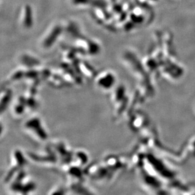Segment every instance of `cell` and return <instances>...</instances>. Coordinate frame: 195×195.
Segmentation results:
<instances>
[{"instance_id":"ac0fdd59","label":"cell","mask_w":195,"mask_h":195,"mask_svg":"<svg viewBox=\"0 0 195 195\" xmlns=\"http://www.w3.org/2000/svg\"><path fill=\"white\" fill-rule=\"evenodd\" d=\"M111 1H112L113 3H115V2L116 1V0H111Z\"/></svg>"},{"instance_id":"5b68a950","label":"cell","mask_w":195,"mask_h":195,"mask_svg":"<svg viewBox=\"0 0 195 195\" xmlns=\"http://www.w3.org/2000/svg\"><path fill=\"white\" fill-rule=\"evenodd\" d=\"M95 81L99 88L104 91H108L114 86L116 83V78L111 71H104L96 75Z\"/></svg>"},{"instance_id":"9a60e30c","label":"cell","mask_w":195,"mask_h":195,"mask_svg":"<svg viewBox=\"0 0 195 195\" xmlns=\"http://www.w3.org/2000/svg\"><path fill=\"white\" fill-rule=\"evenodd\" d=\"M25 71H24V70H16L10 75V77L8 79V82L12 83V82H16L22 80V79H24L25 77Z\"/></svg>"},{"instance_id":"7a4b0ae2","label":"cell","mask_w":195,"mask_h":195,"mask_svg":"<svg viewBox=\"0 0 195 195\" xmlns=\"http://www.w3.org/2000/svg\"><path fill=\"white\" fill-rule=\"evenodd\" d=\"M28 156L35 163L45 166H53L59 164L58 156L52 145L45 148L42 152L39 154L30 152L28 154Z\"/></svg>"},{"instance_id":"8fae6325","label":"cell","mask_w":195,"mask_h":195,"mask_svg":"<svg viewBox=\"0 0 195 195\" xmlns=\"http://www.w3.org/2000/svg\"><path fill=\"white\" fill-rule=\"evenodd\" d=\"M12 96L13 92L10 89H4L2 90L1 93V102H0V104H1L0 109H1V114L8 107L11 100L12 99Z\"/></svg>"},{"instance_id":"3957f363","label":"cell","mask_w":195,"mask_h":195,"mask_svg":"<svg viewBox=\"0 0 195 195\" xmlns=\"http://www.w3.org/2000/svg\"><path fill=\"white\" fill-rule=\"evenodd\" d=\"M26 164V158L22 151L19 149H15L13 151L11 156L10 165L5 176L4 182L9 183L18 172L24 169Z\"/></svg>"},{"instance_id":"e0dca14e","label":"cell","mask_w":195,"mask_h":195,"mask_svg":"<svg viewBox=\"0 0 195 195\" xmlns=\"http://www.w3.org/2000/svg\"><path fill=\"white\" fill-rule=\"evenodd\" d=\"M113 10L115 13H121L122 12V8L120 5H117L116 3H114V5L113 6Z\"/></svg>"},{"instance_id":"7c38bea8","label":"cell","mask_w":195,"mask_h":195,"mask_svg":"<svg viewBox=\"0 0 195 195\" xmlns=\"http://www.w3.org/2000/svg\"><path fill=\"white\" fill-rule=\"evenodd\" d=\"M61 31H62V28L58 25L53 28L51 32L44 41V46L45 48H48L54 44V42L56 41L57 38L60 35Z\"/></svg>"},{"instance_id":"8992f818","label":"cell","mask_w":195,"mask_h":195,"mask_svg":"<svg viewBox=\"0 0 195 195\" xmlns=\"http://www.w3.org/2000/svg\"><path fill=\"white\" fill-rule=\"evenodd\" d=\"M59 158L61 165H65L70 164L73 159L74 151L68 149L66 145L62 142H55L52 143Z\"/></svg>"},{"instance_id":"4fadbf2b","label":"cell","mask_w":195,"mask_h":195,"mask_svg":"<svg viewBox=\"0 0 195 195\" xmlns=\"http://www.w3.org/2000/svg\"><path fill=\"white\" fill-rule=\"evenodd\" d=\"M33 18H32V12L31 7L28 5H27L25 7L24 11V25L27 28H30L32 27L33 24Z\"/></svg>"},{"instance_id":"9c48e42d","label":"cell","mask_w":195,"mask_h":195,"mask_svg":"<svg viewBox=\"0 0 195 195\" xmlns=\"http://www.w3.org/2000/svg\"><path fill=\"white\" fill-rule=\"evenodd\" d=\"M88 162L89 156L85 151L79 149L74 151L73 159L72 161V163L83 167L87 164Z\"/></svg>"},{"instance_id":"2e32d148","label":"cell","mask_w":195,"mask_h":195,"mask_svg":"<svg viewBox=\"0 0 195 195\" xmlns=\"http://www.w3.org/2000/svg\"><path fill=\"white\" fill-rule=\"evenodd\" d=\"M92 0H73V2L75 5H86L87 3H91Z\"/></svg>"},{"instance_id":"52a82bcc","label":"cell","mask_w":195,"mask_h":195,"mask_svg":"<svg viewBox=\"0 0 195 195\" xmlns=\"http://www.w3.org/2000/svg\"><path fill=\"white\" fill-rule=\"evenodd\" d=\"M111 102L114 108L115 117L120 116L124 111V88L122 86H119L114 89L111 95Z\"/></svg>"},{"instance_id":"30bf717a","label":"cell","mask_w":195,"mask_h":195,"mask_svg":"<svg viewBox=\"0 0 195 195\" xmlns=\"http://www.w3.org/2000/svg\"><path fill=\"white\" fill-rule=\"evenodd\" d=\"M103 163L113 173L116 172L117 169L121 166L120 159L116 155H110L106 157L104 159Z\"/></svg>"},{"instance_id":"6da1fadb","label":"cell","mask_w":195,"mask_h":195,"mask_svg":"<svg viewBox=\"0 0 195 195\" xmlns=\"http://www.w3.org/2000/svg\"><path fill=\"white\" fill-rule=\"evenodd\" d=\"M10 183L9 190L13 193L26 194L36 188L35 183L28 177L24 169L18 172Z\"/></svg>"},{"instance_id":"ba28073f","label":"cell","mask_w":195,"mask_h":195,"mask_svg":"<svg viewBox=\"0 0 195 195\" xmlns=\"http://www.w3.org/2000/svg\"><path fill=\"white\" fill-rule=\"evenodd\" d=\"M12 109L13 113L16 116H21L25 113L27 107L24 95H20L18 97L16 102L13 105Z\"/></svg>"},{"instance_id":"277c9868","label":"cell","mask_w":195,"mask_h":195,"mask_svg":"<svg viewBox=\"0 0 195 195\" xmlns=\"http://www.w3.org/2000/svg\"><path fill=\"white\" fill-rule=\"evenodd\" d=\"M24 128L25 131L36 140L44 142L48 138L46 129L42 125L41 120L37 116L30 118L25 122Z\"/></svg>"},{"instance_id":"5bb4252c","label":"cell","mask_w":195,"mask_h":195,"mask_svg":"<svg viewBox=\"0 0 195 195\" xmlns=\"http://www.w3.org/2000/svg\"><path fill=\"white\" fill-rule=\"evenodd\" d=\"M21 61H22V63L25 66L29 67L31 68L37 66L40 64V62H39V60H37L36 58H34L33 57L28 55H24L22 57V58H21Z\"/></svg>"}]
</instances>
